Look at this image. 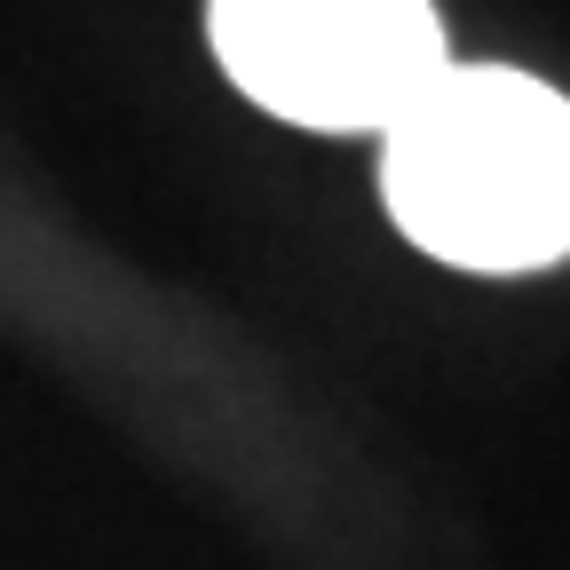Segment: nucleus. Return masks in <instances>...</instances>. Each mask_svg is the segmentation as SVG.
Here are the masks:
<instances>
[{
    "label": "nucleus",
    "instance_id": "1",
    "mask_svg": "<svg viewBox=\"0 0 570 570\" xmlns=\"http://www.w3.org/2000/svg\"><path fill=\"white\" fill-rule=\"evenodd\" d=\"M381 190L396 230L452 269H547L570 254V104L508 63H444L389 127Z\"/></svg>",
    "mask_w": 570,
    "mask_h": 570
},
{
    "label": "nucleus",
    "instance_id": "2",
    "mask_svg": "<svg viewBox=\"0 0 570 570\" xmlns=\"http://www.w3.org/2000/svg\"><path fill=\"white\" fill-rule=\"evenodd\" d=\"M206 32L262 111L333 135H389L452 63L428 0H214Z\"/></svg>",
    "mask_w": 570,
    "mask_h": 570
}]
</instances>
